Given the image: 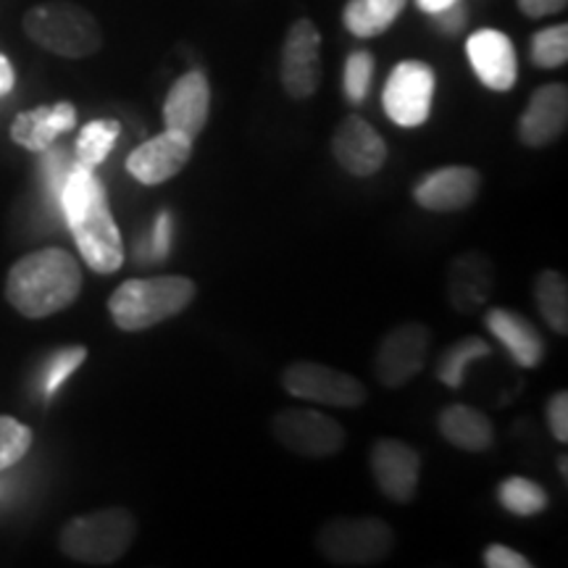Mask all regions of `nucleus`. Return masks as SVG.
I'll return each mask as SVG.
<instances>
[{
	"label": "nucleus",
	"instance_id": "nucleus-1",
	"mask_svg": "<svg viewBox=\"0 0 568 568\" xmlns=\"http://www.w3.org/2000/svg\"><path fill=\"white\" fill-rule=\"evenodd\" d=\"M59 203L84 264L98 274L119 272L124 266L122 232L113 222L109 193L95 169L71 163Z\"/></svg>",
	"mask_w": 568,
	"mask_h": 568
},
{
	"label": "nucleus",
	"instance_id": "nucleus-2",
	"mask_svg": "<svg viewBox=\"0 0 568 568\" xmlns=\"http://www.w3.org/2000/svg\"><path fill=\"white\" fill-rule=\"evenodd\" d=\"M82 290V268L63 247H42L11 266L6 297L21 316L48 318L69 308Z\"/></svg>",
	"mask_w": 568,
	"mask_h": 568
},
{
	"label": "nucleus",
	"instance_id": "nucleus-3",
	"mask_svg": "<svg viewBox=\"0 0 568 568\" xmlns=\"http://www.w3.org/2000/svg\"><path fill=\"white\" fill-rule=\"evenodd\" d=\"M197 284L190 276L163 274L126 280L109 297V314L122 332H145L180 316L195 301Z\"/></svg>",
	"mask_w": 568,
	"mask_h": 568
},
{
	"label": "nucleus",
	"instance_id": "nucleus-4",
	"mask_svg": "<svg viewBox=\"0 0 568 568\" xmlns=\"http://www.w3.org/2000/svg\"><path fill=\"white\" fill-rule=\"evenodd\" d=\"M24 32L42 51L63 59H88L103 48V30L98 19L69 0H51L27 11Z\"/></svg>",
	"mask_w": 568,
	"mask_h": 568
},
{
	"label": "nucleus",
	"instance_id": "nucleus-5",
	"mask_svg": "<svg viewBox=\"0 0 568 568\" xmlns=\"http://www.w3.org/2000/svg\"><path fill=\"white\" fill-rule=\"evenodd\" d=\"M138 537V518L126 508H103L74 516L59 535L67 558L84 566H111L132 548Z\"/></svg>",
	"mask_w": 568,
	"mask_h": 568
},
{
	"label": "nucleus",
	"instance_id": "nucleus-6",
	"mask_svg": "<svg viewBox=\"0 0 568 568\" xmlns=\"http://www.w3.org/2000/svg\"><path fill=\"white\" fill-rule=\"evenodd\" d=\"M395 529L376 516H335L316 531V550L343 568L376 566L395 550Z\"/></svg>",
	"mask_w": 568,
	"mask_h": 568
},
{
	"label": "nucleus",
	"instance_id": "nucleus-7",
	"mask_svg": "<svg viewBox=\"0 0 568 568\" xmlns=\"http://www.w3.org/2000/svg\"><path fill=\"white\" fill-rule=\"evenodd\" d=\"M282 387L290 397L326 408H361L368 400V389L358 376L316 361H293L284 366Z\"/></svg>",
	"mask_w": 568,
	"mask_h": 568
},
{
	"label": "nucleus",
	"instance_id": "nucleus-8",
	"mask_svg": "<svg viewBox=\"0 0 568 568\" xmlns=\"http://www.w3.org/2000/svg\"><path fill=\"white\" fill-rule=\"evenodd\" d=\"M272 435L293 456L335 458L345 445V429L335 416L316 408H282L272 418Z\"/></svg>",
	"mask_w": 568,
	"mask_h": 568
},
{
	"label": "nucleus",
	"instance_id": "nucleus-9",
	"mask_svg": "<svg viewBox=\"0 0 568 568\" xmlns=\"http://www.w3.org/2000/svg\"><path fill=\"white\" fill-rule=\"evenodd\" d=\"M437 74L429 63L424 61H400L389 71L385 90H382V105L389 122L397 126H414L426 124L432 116V105H435Z\"/></svg>",
	"mask_w": 568,
	"mask_h": 568
},
{
	"label": "nucleus",
	"instance_id": "nucleus-10",
	"mask_svg": "<svg viewBox=\"0 0 568 568\" xmlns=\"http://www.w3.org/2000/svg\"><path fill=\"white\" fill-rule=\"evenodd\" d=\"M432 332L422 322H403L379 339L374 355L376 382L387 389L408 385L429 361Z\"/></svg>",
	"mask_w": 568,
	"mask_h": 568
},
{
	"label": "nucleus",
	"instance_id": "nucleus-11",
	"mask_svg": "<svg viewBox=\"0 0 568 568\" xmlns=\"http://www.w3.org/2000/svg\"><path fill=\"white\" fill-rule=\"evenodd\" d=\"M280 82L293 101H308L322 84V32L311 19L293 21L284 34Z\"/></svg>",
	"mask_w": 568,
	"mask_h": 568
},
{
	"label": "nucleus",
	"instance_id": "nucleus-12",
	"mask_svg": "<svg viewBox=\"0 0 568 568\" xmlns=\"http://www.w3.org/2000/svg\"><path fill=\"white\" fill-rule=\"evenodd\" d=\"M374 481L389 503L408 506L422 479V456L416 447L395 437H379L368 450Z\"/></svg>",
	"mask_w": 568,
	"mask_h": 568
},
{
	"label": "nucleus",
	"instance_id": "nucleus-13",
	"mask_svg": "<svg viewBox=\"0 0 568 568\" xmlns=\"http://www.w3.org/2000/svg\"><path fill=\"white\" fill-rule=\"evenodd\" d=\"M332 155L343 172L368 180L385 169L387 142L364 116L351 113L332 132Z\"/></svg>",
	"mask_w": 568,
	"mask_h": 568
},
{
	"label": "nucleus",
	"instance_id": "nucleus-14",
	"mask_svg": "<svg viewBox=\"0 0 568 568\" xmlns=\"http://www.w3.org/2000/svg\"><path fill=\"white\" fill-rule=\"evenodd\" d=\"M190 159H193V140L174 130H163L134 148L126 159V172L145 187H159L174 180Z\"/></svg>",
	"mask_w": 568,
	"mask_h": 568
},
{
	"label": "nucleus",
	"instance_id": "nucleus-15",
	"mask_svg": "<svg viewBox=\"0 0 568 568\" xmlns=\"http://www.w3.org/2000/svg\"><path fill=\"white\" fill-rule=\"evenodd\" d=\"M568 88L560 82L542 84L531 92L527 109L516 124V138L524 148H548L566 134Z\"/></svg>",
	"mask_w": 568,
	"mask_h": 568
},
{
	"label": "nucleus",
	"instance_id": "nucleus-16",
	"mask_svg": "<svg viewBox=\"0 0 568 568\" xmlns=\"http://www.w3.org/2000/svg\"><path fill=\"white\" fill-rule=\"evenodd\" d=\"M481 172L474 166H443L424 174L414 187L418 209L432 213L464 211L479 197Z\"/></svg>",
	"mask_w": 568,
	"mask_h": 568
},
{
	"label": "nucleus",
	"instance_id": "nucleus-17",
	"mask_svg": "<svg viewBox=\"0 0 568 568\" xmlns=\"http://www.w3.org/2000/svg\"><path fill=\"white\" fill-rule=\"evenodd\" d=\"M466 59L487 90L508 92L518 82V55L514 42L500 30H477L466 40Z\"/></svg>",
	"mask_w": 568,
	"mask_h": 568
},
{
	"label": "nucleus",
	"instance_id": "nucleus-18",
	"mask_svg": "<svg viewBox=\"0 0 568 568\" xmlns=\"http://www.w3.org/2000/svg\"><path fill=\"white\" fill-rule=\"evenodd\" d=\"M495 266L485 253L466 251L456 255L447 266L445 295L450 308L460 316L477 314L493 297Z\"/></svg>",
	"mask_w": 568,
	"mask_h": 568
},
{
	"label": "nucleus",
	"instance_id": "nucleus-19",
	"mask_svg": "<svg viewBox=\"0 0 568 568\" xmlns=\"http://www.w3.org/2000/svg\"><path fill=\"white\" fill-rule=\"evenodd\" d=\"M211 113V84L201 69L187 71L172 84L163 101V124L195 142L209 124Z\"/></svg>",
	"mask_w": 568,
	"mask_h": 568
},
{
	"label": "nucleus",
	"instance_id": "nucleus-20",
	"mask_svg": "<svg viewBox=\"0 0 568 568\" xmlns=\"http://www.w3.org/2000/svg\"><path fill=\"white\" fill-rule=\"evenodd\" d=\"M485 326L521 368H537L542 364L545 339L527 316L493 305L485 314Z\"/></svg>",
	"mask_w": 568,
	"mask_h": 568
},
{
	"label": "nucleus",
	"instance_id": "nucleus-21",
	"mask_svg": "<svg viewBox=\"0 0 568 568\" xmlns=\"http://www.w3.org/2000/svg\"><path fill=\"white\" fill-rule=\"evenodd\" d=\"M77 126L74 103L61 101L55 105H38L32 111H21L11 122V140L32 153H45L59 140V134Z\"/></svg>",
	"mask_w": 568,
	"mask_h": 568
},
{
	"label": "nucleus",
	"instance_id": "nucleus-22",
	"mask_svg": "<svg viewBox=\"0 0 568 568\" xmlns=\"http://www.w3.org/2000/svg\"><path fill=\"white\" fill-rule=\"evenodd\" d=\"M437 429L445 443L464 453H485L495 443V429L487 414L479 408L464 406V403H453L445 406L437 416Z\"/></svg>",
	"mask_w": 568,
	"mask_h": 568
},
{
	"label": "nucleus",
	"instance_id": "nucleus-23",
	"mask_svg": "<svg viewBox=\"0 0 568 568\" xmlns=\"http://www.w3.org/2000/svg\"><path fill=\"white\" fill-rule=\"evenodd\" d=\"M408 0H347L343 9L345 30L368 40L385 34L395 24Z\"/></svg>",
	"mask_w": 568,
	"mask_h": 568
},
{
	"label": "nucleus",
	"instance_id": "nucleus-24",
	"mask_svg": "<svg viewBox=\"0 0 568 568\" xmlns=\"http://www.w3.org/2000/svg\"><path fill=\"white\" fill-rule=\"evenodd\" d=\"M535 303L539 308V316L545 318V324L552 332H558L560 337L568 335V282L566 274L545 268L535 276Z\"/></svg>",
	"mask_w": 568,
	"mask_h": 568
},
{
	"label": "nucleus",
	"instance_id": "nucleus-25",
	"mask_svg": "<svg viewBox=\"0 0 568 568\" xmlns=\"http://www.w3.org/2000/svg\"><path fill=\"white\" fill-rule=\"evenodd\" d=\"M489 353H493V345H489L487 339H481L477 335L460 337L458 343L447 345L443 355L437 358V368H435L437 379L443 382L445 387L460 389V387H464L468 366H471L474 361L487 358Z\"/></svg>",
	"mask_w": 568,
	"mask_h": 568
},
{
	"label": "nucleus",
	"instance_id": "nucleus-26",
	"mask_svg": "<svg viewBox=\"0 0 568 568\" xmlns=\"http://www.w3.org/2000/svg\"><path fill=\"white\" fill-rule=\"evenodd\" d=\"M495 497L506 514L518 518L539 516L550 506L548 489L527 477H506L497 485Z\"/></svg>",
	"mask_w": 568,
	"mask_h": 568
},
{
	"label": "nucleus",
	"instance_id": "nucleus-27",
	"mask_svg": "<svg viewBox=\"0 0 568 568\" xmlns=\"http://www.w3.org/2000/svg\"><path fill=\"white\" fill-rule=\"evenodd\" d=\"M119 134H122V124L116 119H95V122H90L80 132V138H77V161L90 169H98L109 159Z\"/></svg>",
	"mask_w": 568,
	"mask_h": 568
},
{
	"label": "nucleus",
	"instance_id": "nucleus-28",
	"mask_svg": "<svg viewBox=\"0 0 568 568\" xmlns=\"http://www.w3.org/2000/svg\"><path fill=\"white\" fill-rule=\"evenodd\" d=\"M529 59L537 69H558L568 61V24H556L539 30L531 38Z\"/></svg>",
	"mask_w": 568,
	"mask_h": 568
},
{
	"label": "nucleus",
	"instance_id": "nucleus-29",
	"mask_svg": "<svg viewBox=\"0 0 568 568\" xmlns=\"http://www.w3.org/2000/svg\"><path fill=\"white\" fill-rule=\"evenodd\" d=\"M374 80V55L368 51H353L343 67L345 101L361 105L368 98Z\"/></svg>",
	"mask_w": 568,
	"mask_h": 568
},
{
	"label": "nucleus",
	"instance_id": "nucleus-30",
	"mask_svg": "<svg viewBox=\"0 0 568 568\" xmlns=\"http://www.w3.org/2000/svg\"><path fill=\"white\" fill-rule=\"evenodd\" d=\"M32 447V429L17 418L0 416V471H9Z\"/></svg>",
	"mask_w": 568,
	"mask_h": 568
},
{
	"label": "nucleus",
	"instance_id": "nucleus-31",
	"mask_svg": "<svg viewBox=\"0 0 568 568\" xmlns=\"http://www.w3.org/2000/svg\"><path fill=\"white\" fill-rule=\"evenodd\" d=\"M84 361H88V347L84 345H71V347H63L51 358V364H48V372H45V382H42V393H45L48 400L59 393V387L63 382L69 379L71 374L80 368Z\"/></svg>",
	"mask_w": 568,
	"mask_h": 568
},
{
	"label": "nucleus",
	"instance_id": "nucleus-32",
	"mask_svg": "<svg viewBox=\"0 0 568 568\" xmlns=\"http://www.w3.org/2000/svg\"><path fill=\"white\" fill-rule=\"evenodd\" d=\"M148 243H151V258H169V253H172V245H174L172 211H159Z\"/></svg>",
	"mask_w": 568,
	"mask_h": 568
},
{
	"label": "nucleus",
	"instance_id": "nucleus-33",
	"mask_svg": "<svg viewBox=\"0 0 568 568\" xmlns=\"http://www.w3.org/2000/svg\"><path fill=\"white\" fill-rule=\"evenodd\" d=\"M545 416H548V426H550V435L558 439V443H568V393L566 389H560L548 400V410H545Z\"/></svg>",
	"mask_w": 568,
	"mask_h": 568
},
{
	"label": "nucleus",
	"instance_id": "nucleus-34",
	"mask_svg": "<svg viewBox=\"0 0 568 568\" xmlns=\"http://www.w3.org/2000/svg\"><path fill=\"white\" fill-rule=\"evenodd\" d=\"M485 566L487 568H531V560L524 556V552H518L514 548H508V545H500V542H493L487 545L485 550Z\"/></svg>",
	"mask_w": 568,
	"mask_h": 568
},
{
	"label": "nucleus",
	"instance_id": "nucleus-35",
	"mask_svg": "<svg viewBox=\"0 0 568 568\" xmlns=\"http://www.w3.org/2000/svg\"><path fill=\"white\" fill-rule=\"evenodd\" d=\"M432 19H435L437 32H443V34H447V38H450V34H458L466 27V9L460 6V0H458V3H453L450 9L435 13Z\"/></svg>",
	"mask_w": 568,
	"mask_h": 568
},
{
	"label": "nucleus",
	"instance_id": "nucleus-36",
	"mask_svg": "<svg viewBox=\"0 0 568 568\" xmlns=\"http://www.w3.org/2000/svg\"><path fill=\"white\" fill-rule=\"evenodd\" d=\"M518 9H521L524 17L529 19H542V17H552V13L564 11L568 0H516Z\"/></svg>",
	"mask_w": 568,
	"mask_h": 568
},
{
	"label": "nucleus",
	"instance_id": "nucleus-37",
	"mask_svg": "<svg viewBox=\"0 0 568 568\" xmlns=\"http://www.w3.org/2000/svg\"><path fill=\"white\" fill-rule=\"evenodd\" d=\"M13 82H17V74H13L11 61L0 53V95H9L13 90Z\"/></svg>",
	"mask_w": 568,
	"mask_h": 568
},
{
	"label": "nucleus",
	"instance_id": "nucleus-38",
	"mask_svg": "<svg viewBox=\"0 0 568 568\" xmlns=\"http://www.w3.org/2000/svg\"><path fill=\"white\" fill-rule=\"evenodd\" d=\"M453 3H458V0H416L418 11L429 13V17H435V13L445 11V9H450Z\"/></svg>",
	"mask_w": 568,
	"mask_h": 568
},
{
	"label": "nucleus",
	"instance_id": "nucleus-39",
	"mask_svg": "<svg viewBox=\"0 0 568 568\" xmlns=\"http://www.w3.org/2000/svg\"><path fill=\"white\" fill-rule=\"evenodd\" d=\"M558 468H560V477L568 479V458H566V456H560V460H558Z\"/></svg>",
	"mask_w": 568,
	"mask_h": 568
}]
</instances>
